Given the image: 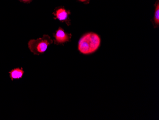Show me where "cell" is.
Masks as SVG:
<instances>
[{
    "label": "cell",
    "mask_w": 159,
    "mask_h": 120,
    "mask_svg": "<svg viewBox=\"0 0 159 120\" xmlns=\"http://www.w3.org/2000/svg\"><path fill=\"white\" fill-rule=\"evenodd\" d=\"M101 38L96 33L90 32L83 35L78 42L79 51L84 55L95 52L100 47Z\"/></svg>",
    "instance_id": "obj_1"
},
{
    "label": "cell",
    "mask_w": 159,
    "mask_h": 120,
    "mask_svg": "<svg viewBox=\"0 0 159 120\" xmlns=\"http://www.w3.org/2000/svg\"><path fill=\"white\" fill-rule=\"evenodd\" d=\"M53 43L51 37L47 35H44L41 38L32 39L28 43L29 48L34 54L39 55L44 53L50 44Z\"/></svg>",
    "instance_id": "obj_2"
},
{
    "label": "cell",
    "mask_w": 159,
    "mask_h": 120,
    "mask_svg": "<svg viewBox=\"0 0 159 120\" xmlns=\"http://www.w3.org/2000/svg\"><path fill=\"white\" fill-rule=\"evenodd\" d=\"M54 43L57 45L62 44L70 41L71 37V34H67L62 28L59 27L53 34Z\"/></svg>",
    "instance_id": "obj_3"
},
{
    "label": "cell",
    "mask_w": 159,
    "mask_h": 120,
    "mask_svg": "<svg viewBox=\"0 0 159 120\" xmlns=\"http://www.w3.org/2000/svg\"><path fill=\"white\" fill-rule=\"evenodd\" d=\"M70 12L67 11L64 8L60 7L57 8L54 12H53L55 17L54 19L59 20L62 22H65L68 26L70 25V20L69 19V15Z\"/></svg>",
    "instance_id": "obj_4"
},
{
    "label": "cell",
    "mask_w": 159,
    "mask_h": 120,
    "mask_svg": "<svg viewBox=\"0 0 159 120\" xmlns=\"http://www.w3.org/2000/svg\"><path fill=\"white\" fill-rule=\"evenodd\" d=\"M24 72L23 68H16L11 70L9 72L11 80H13L14 79H19L21 78L24 75Z\"/></svg>",
    "instance_id": "obj_5"
},
{
    "label": "cell",
    "mask_w": 159,
    "mask_h": 120,
    "mask_svg": "<svg viewBox=\"0 0 159 120\" xmlns=\"http://www.w3.org/2000/svg\"><path fill=\"white\" fill-rule=\"evenodd\" d=\"M153 23L155 26L157 27L159 25V2L156 3V7H155V13H154V20Z\"/></svg>",
    "instance_id": "obj_6"
},
{
    "label": "cell",
    "mask_w": 159,
    "mask_h": 120,
    "mask_svg": "<svg viewBox=\"0 0 159 120\" xmlns=\"http://www.w3.org/2000/svg\"><path fill=\"white\" fill-rule=\"evenodd\" d=\"M20 1L24 2H28V3L32 1V0H20Z\"/></svg>",
    "instance_id": "obj_7"
},
{
    "label": "cell",
    "mask_w": 159,
    "mask_h": 120,
    "mask_svg": "<svg viewBox=\"0 0 159 120\" xmlns=\"http://www.w3.org/2000/svg\"><path fill=\"white\" fill-rule=\"evenodd\" d=\"M79 1L82 2H85V3H89L90 0H79Z\"/></svg>",
    "instance_id": "obj_8"
}]
</instances>
